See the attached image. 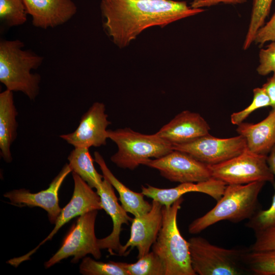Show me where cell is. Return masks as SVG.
<instances>
[{
  "label": "cell",
  "instance_id": "cell-1",
  "mask_svg": "<svg viewBox=\"0 0 275 275\" xmlns=\"http://www.w3.org/2000/svg\"><path fill=\"white\" fill-rule=\"evenodd\" d=\"M100 7L104 30L120 48L147 28L163 27L204 11L192 8L185 1L173 0H101Z\"/></svg>",
  "mask_w": 275,
  "mask_h": 275
},
{
  "label": "cell",
  "instance_id": "cell-2",
  "mask_svg": "<svg viewBox=\"0 0 275 275\" xmlns=\"http://www.w3.org/2000/svg\"><path fill=\"white\" fill-rule=\"evenodd\" d=\"M23 47L18 39L1 40L0 81L7 90L21 92L34 100L39 93L41 77L31 70L42 64L43 58Z\"/></svg>",
  "mask_w": 275,
  "mask_h": 275
},
{
  "label": "cell",
  "instance_id": "cell-3",
  "mask_svg": "<svg viewBox=\"0 0 275 275\" xmlns=\"http://www.w3.org/2000/svg\"><path fill=\"white\" fill-rule=\"evenodd\" d=\"M265 183L256 181L245 184L227 185L216 205L189 224V233L198 234L222 221L238 223L249 219L259 210L258 196Z\"/></svg>",
  "mask_w": 275,
  "mask_h": 275
},
{
  "label": "cell",
  "instance_id": "cell-4",
  "mask_svg": "<svg viewBox=\"0 0 275 275\" xmlns=\"http://www.w3.org/2000/svg\"><path fill=\"white\" fill-rule=\"evenodd\" d=\"M183 197L170 207H162V222L152 251L162 261L166 275H196L190 261L189 243L180 234L177 217Z\"/></svg>",
  "mask_w": 275,
  "mask_h": 275
},
{
  "label": "cell",
  "instance_id": "cell-5",
  "mask_svg": "<svg viewBox=\"0 0 275 275\" xmlns=\"http://www.w3.org/2000/svg\"><path fill=\"white\" fill-rule=\"evenodd\" d=\"M107 134L118 146L111 160L122 169L133 170L152 158H159L174 150L171 143L155 133L145 134L125 128L107 130Z\"/></svg>",
  "mask_w": 275,
  "mask_h": 275
},
{
  "label": "cell",
  "instance_id": "cell-6",
  "mask_svg": "<svg viewBox=\"0 0 275 275\" xmlns=\"http://www.w3.org/2000/svg\"><path fill=\"white\" fill-rule=\"evenodd\" d=\"M192 268L199 275H239L246 267L242 260L243 251L214 245L201 237L188 241Z\"/></svg>",
  "mask_w": 275,
  "mask_h": 275
},
{
  "label": "cell",
  "instance_id": "cell-7",
  "mask_svg": "<svg viewBox=\"0 0 275 275\" xmlns=\"http://www.w3.org/2000/svg\"><path fill=\"white\" fill-rule=\"evenodd\" d=\"M208 167L212 177L227 185L274 182V176L267 163V155L254 153L248 148L233 158Z\"/></svg>",
  "mask_w": 275,
  "mask_h": 275
},
{
  "label": "cell",
  "instance_id": "cell-8",
  "mask_svg": "<svg viewBox=\"0 0 275 275\" xmlns=\"http://www.w3.org/2000/svg\"><path fill=\"white\" fill-rule=\"evenodd\" d=\"M98 210L86 213L77 218L64 237L59 250L44 263L48 268L63 259L73 257L71 262L77 263L88 254L96 259L101 257L95 233V224Z\"/></svg>",
  "mask_w": 275,
  "mask_h": 275
},
{
  "label": "cell",
  "instance_id": "cell-9",
  "mask_svg": "<svg viewBox=\"0 0 275 275\" xmlns=\"http://www.w3.org/2000/svg\"><path fill=\"white\" fill-rule=\"evenodd\" d=\"M72 172L74 184L73 195L70 202L62 209L54 223L53 229L35 249L22 256L8 260L7 263L17 267L22 262L30 260V257L35 253L41 245L51 240L60 228L71 219L88 212L102 209L101 199L97 191H94L93 188L77 174Z\"/></svg>",
  "mask_w": 275,
  "mask_h": 275
},
{
  "label": "cell",
  "instance_id": "cell-10",
  "mask_svg": "<svg viewBox=\"0 0 275 275\" xmlns=\"http://www.w3.org/2000/svg\"><path fill=\"white\" fill-rule=\"evenodd\" d=\"M173 146L174 150L185 152L208 166L233 158L247 148L245 139L240 134L222 139L208 134L189 143Z\"/></svg>",
  "mask_w": 275,
  "mask_h": 275
},
{
  "label": "cell",
  "instance_id": "cell-11",
  "mask_svg": "<svg viewBox=\"0 0 275 275\" xmlns=\"http://www.w3.org/2000/svg\"><path fill=\"white\" fill-rule=\"evenodd\" d=\"M144 165L157 170L168 180L180 183H198L212 178L208 165L176 150L159 158L150 159Z\"/></svg>",
  "mask_w": 275,
  "mask_h": 275
},
{
  "label": "cell",
  "instance_id": "cell-12",
  "mask_svg": "<svg viewBox=\"0 0 275 275\" xmlns=\"http://www.w3.org/2000/svg\"><path fill=\"white\" fill-rule=\"evenodd\" d=\"M105 105L94 103L82 116L77 128L72 132L60 137L74 148L98 147L105 145L108 139L107 127L111 123L107 120Z\"/></svg>",
  "mask_w": 275,
  "mask_h": 275
},
{
  "label": "cell",
  "instance_id": "cell-13",
  "mask_svg": "<svg viewBox=\"0 0 275 275\" xmlns=\"http://www.w3.org/2000/svg\"><path fill=\"white\" fill-rule=\"evenodd\" d=\"M162 205L153 200L150 211L133 218L130 238L122 245L119 256H127L134 248L138 251V259L150 252L162 226Z\"/></svg>",
  "mask_w": 275,
  "mask_h": 275
},
{
  "label": "cell",
  "instance_id": "cell-14",
  "mask_svg": "<svg viewBox=\"0 0 275 275\" xmlns=\"http://www.w3.org/2000/svg\"><path fill=\"white\" fill-rule=\"evenodd\" d=\"M71 172V168L66 163L47 189L36 193H32L25 189H15L6 193L4 197L9 199L13 205L39 207L44 209L47 212L49 222L54 224L62 210L59 206V191Z\"/></svg>",
  "mask_w": 275,
  "mask_h": 275
},
{
  "label": "cell",
  "instance_id": "cell-15",
  "mask_svg": "<svg viewBox=\"0 0 275 275\" xmlns=\"http://www.w3.org/2000/svg\"><path fill=\"white\" fill-rule=\"evenodd\" d=\"M96 191L100 197L102 209L111 216L113 222L112 232L104 238L98 239V246L101 250L107 249L111 255H119L123 245L120 241L122 226L123 224L128 225L133 218L128 215L126 210L119 204L114 187L105 177H103Z\"/></svg>",
  "mask_w": 275,
  "mask_h": 275
},
{
  "label": "cell",
  "instance_id": "cell-16",
  "mask_svg": "<svg viewBox=\"0 0 275 275\" xmlns=\"http://www.w3.org/2000/svg\"><path fill=\"white\" fill-rule=\"evenodd\" d=\"M210 129L209 124L200 114L185 110L155 134L173 146L186 144L208 134Z\"/></svg>",
  "mask_w": 275,
  "mask_h": 275
},
{
  "label": "cell",
  "instance_id": "cell-17",
  "mask_svg": "<svg viewBox=\"0 0 275 275\" xmlns=\"http://www.w3.org/2000/svg\"><path fill=\"white\" fill-rule=\"evenodd\" d=\"M27 14L32 18V24L43 29L62 25L77 12L72 0H23Z\"/></svg>",
  "mask_w": 275,
  "mask_h": 275
},
{
  "label": "cell",
  "instance_id": "cell-18",
  "mask_svg": "<svg viewBox=\"0 0 275 275\" xmlns=\"http://www.w3.org/2000/svg\"><path fill=\"white\" fill-rule=\"evenodd\" d=\"M226 185L222 181L211 178L198 183H180L178 186L170 188H159L146 184V186H142L141 192L145 196L169 207L183 195L190 192L205 194L217 202L221 198Z\"/></svg>",
  "mask_w": 275,
  "mask_h": 275
},
{
  "label": "cell",
  "instance_id": "cell-19",
  "mask_svg": "<svg viewBox=\"0 0 275 275\" xmlns=\"http://www.w3.org/2000/svg\"><path fill=\"white\" fill-rule=\"evenodd\" d=\"M236 131L246 140L248 149L261 155H267L275 145V109L260 122H242Z\"/></svg>",
  "mask_w": 275,
  "mask_h": 275
},
{
  "label": "cell",
  "instance_id": "cell-20",
  "mask_svg": "<svg viewBox=\"0 0 275 275\" xmlns=\"http://www.w3.org/2000/svg\"><path fill=\"white\" fill-rule=\"evenodd\" d=\"M17 115L13 92L6 89L0 93V154L7 162L12 160L11 146L16 138Z\"/></svg>",
  "mask_w": 275,
  "mask_h": 275
},
{
  "label": "cell",
  "instance_id": "cell-21",
  "mask_svg": "<svg viewBox=\"0 0 275 275\" xmlns=\"http://www.w3.org/2000/svg\"><path fill=\"white\" fill-rule=\"evenodd\" d=\"M94 158V161L99 165L103 177L118 191L121 205L127 212L131 213L134 217H138L150 211L152 203L145 200V196L142 192H135L120 181L110 171L99 153L95 152Z\"/></svg>",
  "mask_w": 275,
  "mask_h": 275
},
{
  "label": "cell",
  "instance_id": "cell-22",
  "mask_svg": "<svg viewBox=\"0 0 275 275\" xmlns=\"http://www.w3.org/2000/svg\"><path fill=\"white\" fill-rule=\"evenodd\" d=\"M72 172L77 174L92 188L97 189L101 184L103 176L99 174L94 166V159L89 148L76 147L68 157Z\"/></svg>",
  "mask_w": 275,
  "mask_h": 275
},
{
  "label": "cell",
  "instance_id": "cell-23",
  "mask_svg": "<svg viewBox=\"0 0 275 275\" xmlns=\"http://www.w3.org/2000/svg\"><path fill=\"white\" fill-rule=\"evenodd\" d=\"M242 262L256 275H275V250L265 251L247 250L242 253Z\"/></svg>",
  "mask_w": 275,
  "mask_h": 275
},
{
  "label": "cell",
  "instance_id": "cell-24",
  "mask_svg": "<svg viewBox=\"0 0 275 275\" xmlns=\"http://www.w3.org/2000/svg\"><path fill=\"white\" fill-rule=\"evenodd\" d=\"M138 259L133 263L121 262L129 275H166L162 261L152 251Z\"/></svg>",
  "mask_w": 275,
  "mask_h": 275
},
{
  "label": "cell",
  "instance_id": "cell-25",
  "mask_svg": "<svg viewBox=\"0 0 275 275\" xmlns=\"http://www.w3.org/2000/svg\"><path fill=\"white\" fill-rule=\"evenodd\" d=\"M273 0H253L252 13L249 28L243 45L246 50L254 42L258 30L264 25L269 14Z\"/></svg>",
  "mask_w": 275,
  "mask_h": 275
},
{
  "label": "cell",
  "instance_id": "cell-26",
  "mask_svg": "<svg viewBox=\"0 0 275 275\" xmlns=\"http://www.w3.org/2000/svg\"><path fill=\"white\" fill-rule=\"evenodd\" d=\"M27 13L23 0H0V20L6 27L23 24Z\"/></svg>",
  "mask_w": 275,
  "mask_h": 275
},
{
  "label": "cell",
  "instance_id": "cell-27",
  "mask_svg": "<svg viewBox=\"0 0 275 275\" xmlns=\"http://www.w3.org/2000/svg\"><path fill=\"white\" fill-rule=\"evenodd\" d=\"M79 272L84 275H129L120 262L109 261L105 263L89 257L82 258Z\"/></svg>",
  "mask_w": 275,
  "mask_h": 275
},
{
  "label": "cell",
  "instance_id": "cell-28",
  "mask_svg": "<svg viewBox=\"0 0 275 275\" xmlns=\"http://www.w3.org/2000/svg\"><path fill=\"white\" fill-rule=\"evenodd\" d=\"M253 94V101L248 106L231 115V122L233 124L238 125L255 111L261 107L270 106L269 98L262 87L255 88Z\"/></svg>",
  "mask_w": 275,
  "mask_h": 275
},
{
  "label": "cell",
  "instance_id": "cell-29",
  "mask_svg": "<svg viewBox=\"0 0 275 275\" xmlns=\"http://www.w3.org/2000/svg\"><path fill=\"white\" fill-rule=\"evenodd\" d=\"M272 183L274 193L270 207L264 210L259 209L245 224L246 226L255 233L275 226V181Z\"/></svg>",
  "mask_w": 275,
  "mask_h": 275
},
{
  "label": "cell",
  "instance_id": "cell-30",
  "mask_svg": "<svg viewBox=\"0 0 275 275\" xmlns=\"http://www.w3.org/2000/svg\"><path fill=\"white\" fill-rule=\"evenodd\" d=\"M259 64L257 68L258 73L265 76L275 72V41H272L259 53Z\"/></svg>",
  "mask_w": 275,
  "mask_h": 275
},
{
  "label": "cell",
  "instance_id": "cell-31",
  "mask_svg": "<svg viewBox=\"0 0 275 275\" xmlns=\"http://www.w3.org/2000/svg\"><path fill=\"white\" fill-rule=\"evenodd\" d=\"M255 241L248 250L265 251L275 250V226L255 233Z\"/></svg>",
  "mask_w": 275,
  "mask_h": 275
},
{
  "label": "cell",
  "instance_id": "cell-32",
  "mask_svg": "<svg viewBox=\"0 0 275 275\" xmlns=\"http://www.w3.org/2000/svg\"><path fill=\"white\" fill-rule=\"evenodd\" d=\"M268 41H275V13L269 21L258 30L254 42L261 46Z\"/></svg>",
  "mask_w": 275,
  "mask_h": 275
},
{
  "label": "cell",
  "instance_id": "cell-33",
  "mask_svg": "<svg viewBox=\"0 0 275 275\" xmlns=\"http://www.w3.org/2000/svg\"><path fill=\"white\" fill-rule=\"evenodd\" d=\"M246 2V0H194L190 4V7L192 8H202L216 5L221 3L236 5L243 4Z\"/></svg>",
  "mask_w": 275,
  "mask_h": 275
},
{
  "label": "cell",
  "instance_id": "cell-34",
  "mask_svg": "<svg viewBox=\"0 0 275 275\" xmlns=\"http://www.w3.org/2000/svg\"><path fill=\"white\" fill-rule=\"evenodd\" d=\"M262 88L269 98L272 109H275V72H273V75L263 85Z\"/></svg>",
  "mask_w": 275,
  "mask_h": 275
},
{
  "label": "cell",
  "instance_id": "cell-35",
  "mask_svg": "<svg viewBox=\"0 0 275 275\" xmlns=\"http://www.w3.org/2000/svg\"><path fill=\"white\" fill-rule=\"evenodd\" d=\"M267 163L270 171L275 177V145L271 149L269 155L267 156Z\"/></svg>",
  "mask_w": 275,
  "mask_h": 275
}]
</instances>
